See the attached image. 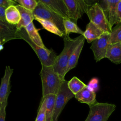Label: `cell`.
I'll list each match as a JSON object with an SVG mask.
<instances>
[{
    "mask_svg": "<svg viewBox=\"0 0 121 121\" xmlns=\"http://www.w3.org/2000/svg\"><path fill=\"white\" fill-rule=\"evenodd\" d=\"M110 33L104 32L99 38L94 40L91 44L90 49L93 51L94 59L96 62L105 58Z\"/></svg>",
    "mask_w": 121,
    "mask_h": 121,
    "instance_id": "9",
    "label": "cell"
},
{
    "mask_svg": "<svg viewBox=\"0 0 121 121\" xmlns=\"http://www.w3.org/2000/svg\"><path fill=\"white\" fill-rule=\"evenodd\" d=\"M34 19L38 18L49 20L53 23L65 35V29L63 25L64 18L49 9L43 3L38 0V4L33 11Z\"/></svg>",
    "mask_w": 121,
    "mask_h": 121,
    "instance_id": "7",
    "label": "cell"
},
{
    "mask_svg": "<svg viewBox=\"0 0 121 121\" xmlns=\"http://www.w3.org/2000/svg\"><path fill=\"white\" fill-rule=\"evenodd\" d=\"M121 42V23H118L110 33L108 39L109 44Z\"/></svg>",
    "mask_w": 121,
    "mask_h": 121,
    "instance_id": "25",
    "label": "cell"
},
{
    "mask_svg": "<svg viewBox=\"0 0 121 121\" xmlns=\"http://www.w3.org/2000/svg\"><path fill=\"white\" fill-rule=\"evenodd\" d=\"M18 4L15 1L11 0H0V6L4 7L6 8L11 6H16Z\"/></svg>",
    "mask_w": 121,
    "mask_h": 121,
    "instance_id": "30",
    "label": "cell"
},
{
    "mask_svg": "<svg viewBox=\"0 0 121 121\" xmlns=\"http://www.w3.org/2000/svg\"><path fill=\"white\" fill-rule=\"evenodd\" d=\"M64 48L61 53L57 56L53 68L54 71L57 73L62 80L65 79L66 70L70 57L76 48L81 41L85 38L83 35L75 38H71L69 35H64Z\"/></svg>",
    "mask_w": 121,
    "mask_h": 121,
    "instance_id": "1",
    "label": "cell"
},
{
    "mask_svg": "<svg viewBox=\"0 0 121 121\" xmlns=\"http://www.w3.org/2000/svg\"><path fill=\"white\" fill-rule=\"evenodd\" d=\"M104 32L91 22L87 24L83 35L88 43H92L99 38Z\"/></svg>",
    "mask_w": 121,
    "mask_h": 121,
    "instance_id": "17",
    "label": "cell"
},
{
    "mask_svg": "<svg viewBox=\"0 0 121 121\" xmlns=\"http://www.w3.org/2000/svg\"><path fill=\"white\" fill-rule=\"evenodd\" d=\"M98 79L96 78H93L89 81L87 86L90 89L95 92V91H97L98 88Z\"/></svg>",
    "mask_w": 121,
    "mask_h": 121,
    "instance_id": "28",
    "label": "cell"
},
{
    "mask_svg": "<svg viewBox=\"0 0 121 121\" xmlns=\"http://www.w3.org/2000/svg\"><path fill=\"white\" fill-rule=\"evenodd\" d=\"M13 71V69H11L9 66H7L4 75L1 78L0 85V109L3 102L7 98L9 97L10 94V81Z\"/></svg>",
    "mask_w": 121,
    "mask_h": 121,
    "instance_id": "11",
    "label": "cell"
},
{
    "mask_svg": "<svg viewBox=\"0 0 121 121\" xmlns=\"http://www.w3.org/2000/svg\"><path fill=\"white\" fill-rule=\"evenodd\" d=\"M105 58L115 64L121 63V42L109 44Z\"/></svg>",
    "mask_w": 121,
    "mask_h": 121,
    "instance_id": "15",
    "label": "cell"
},
{
    "mask_svg": "<svg viewBox=\"0 0 121 121\" xmlns=\"http://www.w3.org/2000/svg\"><path fill=\"white\" fill-rule=\"evenodd\" d=\"M17 33L19 38L25 41L32 47L42 65L47 66H53L57 55L52 50L42 48L35 43L29 38L25 28L17 30Z\"/></svg>",
    "mask_w": 121,
    "mask_h": 121,
    "instance_id": "3",
    "label": "cell"
},
{
    "mask_svg": "<svg viewBox=\"0 0 121 121\" xmlns=\"http://www.w3.org/2000/svg\"><path fill=\"white\" fill-rule=\"evenodd\" d=\"M68 86L70 90L74 95H75L85 88L87 85L77 77H74L68 81Z\"/></svg>",
    "mask_w": 121,
    "mask_h": 121,
    "instance_id": "24",
    "label": "cell"
},
{
    "mask_svg": "<svg viewBox=\"0 0 121 121\" xmlns=\"http://www.w3.org/2000/svg\"><path fill=\"white\" fill-rule=\"evenodd\" d=\"M46 121V101L42 98L35 121Z\"/></svg>",
    "mask_w": 121,
    "mask_h": 121,
    "instance_id": "27",
    "label": "cell"
},
{
    "mask_svg": "<svg viewBox=\"0 0 121 121\" xmlns=\"http://www.w3.org/2000/svg\"><path fill=\"white\" fill-rule=\"evenodd\" d=\"M85 38L83 39L76 48L71 55L66 70V74L71 69H74L78 64V60L84 45Z\"/></svg>",
    "mask_w": 121,
    "mask_h": 121,
    "instance_id": "18",
    "label": "cell"
},
{
    "mask_svg": "<svg viewBox=\"0 0 121 121\" xmlns=\"http://www.w3.org/2000/svg\"><path fill=\"white\" fill-rule=\"evenodd\" d=\"M49 9L63 17L68 18V10L63 0H39Z\"/></svg>",
    "mask_w": 121,
    "mask_h": 121,
    "instance_id": "13",
    "label": "cell"
},
{
    "mask_svg": "<svg viewBox=\"0 0 121 121\" xmlns=\"http://www.w3.org/2000/svg\"><path fill=\"white\" fill-rule=\"evenodd\" d=\"M86 13L90 22L100 28L104 32L110 33L112 31L107 17L98 2L91 4L87 8Z\"/></svg>",
    "mask_w": 121,
    "mask_h": 121,
    "instance_id": "4",
    "label": "cell"
},
{
    "mask_svg": "<svg viewBox=\"0 0 121 121\" xmlns=\"http://www.w3.org/2000/svg\"><path fill=\"white\" fill-rule=\"evenodd\" d=\"M34 19L37 21L42 25L43 27L47 31L60 37H63L64 35V34L52 22L48 20L38 18H35Z\"/></svg>",
    "mask_w": 121,
    "mask_h": 121,
    "instance_id": "22",
    "label": "cell"
},
{
    "mask_svg": "<svg viewBox=\"0 0 121 121\" xmlns=\"http://www.w3.org/2000/svg\"><path fill=\"white\" fill-rule=\"evenodd\" d=\"M40 75L42 84L43 97L50 94L57 95L63 80L54 71L53 66L42 65Z\"/></svg>",
    "mask_w": 121,
    "mask_h": 121,
    "instance_id": "2",
    "label": "cell"
},
{
    "mask_svg": "<svg viewBox=\"0 0 121 121\" xmlns=\"http://www.w3.org/2000/svg\"><path fill=\"white\" fill-rule=\"evenodd\" d=\"M3 49V44H0V52Z\"/></svg>",
    "mask_w": 121,
    "mask_h": 121,
    "instance_id": "33",
    "label": "cell"
},
{
    "mask_svg": "<svg viewBox=\"0 0 121 121\" xmlns=\"http://www.w3.org/2000/svg\"><path fill=\"white\" fill-rule=\"evenodd\" d=\"M8 98L6 99L0 109V121H5L6 108L8 104Z\"/></svg>",
    "mask_w": 121,
    "mask_h": 121,
    "instance_id": "29",
    "label": "cell"
},
{
    "mask_svg": "<svg viewBox=\"0 0 121 121\" xmlns=\"http://www.w3.org/2000/svg\"><path fill=\"white\" fill-rule=\"evenodd\" d=\"M56 95L50 94L42 97L46 101V121H52Z\"/></svg>",
    "mask_w": 121,
    "mask_h": 121,
    "instance_id": "21",
    "label": "cell"
},
{
    "mask_svg": "<svg viewBox=\"0 0 121 121\" xmlns=\"http://www.w3.org/2000/svg\"><path fill=\"white\" fill-rule=\"evenodd\" d=\"M63 25L65 29V35H69L71 33H74L83 35L84 32L77 26V24L69 18H64Z\"/></svg>",
    "mask_w": 121,
    "mask_h": 121,
    "instance_id": "23",
    "label": "cell"
},
{
    "mask_svg": "<svg viewBox=\"0 0 121 121\" xmlns=\"http://www.w3.org/2000/svg\"><path fill=\"white\" fill-rule=\"evenodd\" d=\"M119 0H104L98 2L104 10L111 28L117 23V6Z\"/></svg>",
    "mask_w": 121,
    "mask_h": 121,
    "instance_id": "10",
    "label": "cell"
},
{
    "mask_svg": "<svg viewBox=\"0 0 121 121\" xmlns=\"http://www.w3.org/2000/svg\"><path fill=\"white\" fill-rule=\"evenodd\" d=\"M16 7L20 14V20L16 25L17 29L19 30L22 28H25L32 22L34 17L32 11L25 9L19 5H17Z\"/></svg>",
    "mask_w": 121,
    "mask_h": 121,
    "instance_id": "16",
    "label": "cell"
},
{
    "mask_svg": "<svg viewBox=\"0 0 121 121\" xmlns=\"http://www.w3.org/2000/svg\"><path fill=\"white\" fill-rule=\"evenodd\" d=\"M117 23H121V0L119 1L117 6Z\"/></svg>",
    "mask_w": 121,
    "mask_h": 121,
    "instance_id": "31",
    "label": "cell"
},
{
    "mask_svg": "<svg viewBox=\"0 0 121 121\" xmlns=\"http://www.w3.org/2000/svg\"><path fill=\"white\" fill-rule=\"evenodd\" d=\"M6 8L4 7L0 6V20L4 22H6V16H5V11Z\"/></svg>",
    "mask_w": 121,
    "mask_h": 121,
    "instance_id": "32",
    "label": "cell"
},
{
    "mask_svg": "<svg viewBox=\"0 0 121 121\" xmlns=\"http://www.w3.org/2000/svg\"><path fill=\"white\" fill-rule=\"evenodd\" d=\"M25 28L26 30L29 38L35 43L42 48H47L43 43L38 31L35 27L33 22L29 24Z\"/></svg>",
    "mask_w": 121,
    "mask_h": 121,
    "instance_id": "19",
    "label": "cell"
},
{
    "mask_svg": "<svg viewBox=\"0 0 121 121\" xmlns=\"http://www.w3.org/2000/svg\"><path fill=\"white\" fill-rule=\"evenodd\" d=\"M15 1L18 5L32 12L35 10L38 4V1L35 0H16Z\"/></svg>",
    "mask_w": 121,
    "mask_h": 121,
    "instance_id": "26",
    "label": "cell"
},
{
    "mask_svg": "<svg viewBox=\"0 0 121 121\" xmlns=\"http://www.w3.org/2000/svg\"><path fill=\"white\" fill-rule=\"evenodd\" d=\"M5 16L6 21L12 25H17L20 20V13L15 6H11L6 9Z\"/></svg>",
    "mask_w": 121,
    "mask_h": 121,
    "instance_id": "20",
    "label": "cell"
},
{
    "mask_svg": "<svg viewBox=\"0 0 121 121\" xmlns=\"http://www.w3.org/2000/svg\"><path fill=\"white\" fill-rule=\"evenodd\" d=\"M75 97L79 102L86 104L89 106L97 102L95 92L90 89L87 86L76 94Z\"/></svg>",
    "mask_w": 121,
    "mask_h": 121,
    "instance_id": "14",
    "label": "cell"
},
{
    "mask_svg": "<svg viewBox=\"0 0 121 121\" xmlns=\"http://www.w3.org/2000/svg\"><path fill=\"white\" fill-rule=\"evenodd\" d=\"M68 83V81L66 80L62 82L56 95L52 121H58L59 117L66 104L71 98L75 97V95L69 89Z\"/></svg>",
    "mask_w": 121,
    "mask_h": 121,
    "instance_id": "6",
    "label": "cell"
},
{
    "mask_svg": "<svg viewBox=\"0 0 121 121\" xmlns=\"http://www.w3.org/2000/svg\"><path fill=\"white\" fill-rule=\"evenodd\" d=\"M63 1L67 8L68 18L76 24L91 4L89 1L84 0H63Z\"/></svg>",
    "mask_w": 121,
    "mask_h": 121,
    "instance_id": "8",
    "label": "cell"
},
{
    "mask_svg": "<svg viewBox=\"0 0 121 121\" xmlns=\"http://www.w3.org/2000/svg\"><path fill=\"white\" fill-rule=\"evenodd\" d=\"M16 26L0 20V41L2 44L14 39H19Z\"/></svg>",
    "mask_w": 121,
    "mask_h": 121,
    "instance_id": "12",
    "label": "cell"
},
{
    "mask_svg": "<svg viewBox=\"0 0 121 121\" xmlns=\"http://www.w3.org/2000/svg\"><path fill=\"white\" fill-rule=\"evenodd\" d=\"M0 44H2V43H1V41H0Z\"/></svg>",
    "mask_w": 121,
    "mask_h": 121,
    "instance_id": "34",
    "label": "cell"
},
{
    "mask_svg": "<svg viewBox=\"0 0 121 121\" xmlns=\"http://www.w3.org/2000/svg\"><path fill=\"white\" fill-rule=\"evenodd\" d=\"M89 106V113L85 121H107L116 109L114 104L98 102Z\"/></svg>",
    "mask_w": 121,
    "mask_h": 121,
    "instance_id": "5",
    "label": "cell"
}]
</instances>
